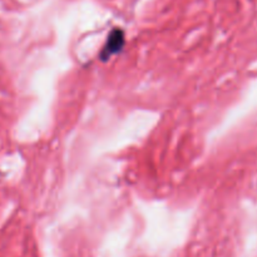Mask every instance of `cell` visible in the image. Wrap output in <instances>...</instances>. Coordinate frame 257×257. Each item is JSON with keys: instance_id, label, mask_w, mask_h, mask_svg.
I'll return each instance as SVG.
<instances>
[{"instance_id": "obj_1", "label": "cell", "mask_w": 257, "mask_h": 257, "mask_svg": "<svg viewBox=\"0 0 257 257\" xmlns=\"http://www.w3.org/2000/svg\"><path fill=\"white\" fill-rule=\"evenodd\" d=\"M125 44V35L120 28H114L113 30H110V33L108 34L107 42L103 45V49L100 52V59L107 60L109 59L112 55L118 54L120 50L123 49Z\"/></svg>"}]
</instances>
